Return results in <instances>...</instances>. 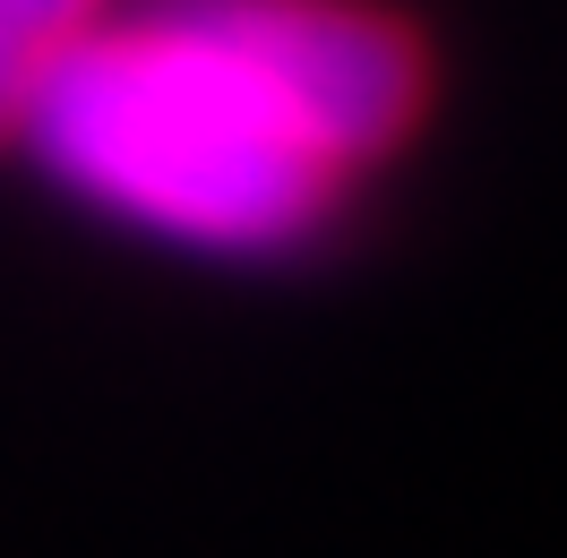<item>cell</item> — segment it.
<instances>
[{
  "label": "cell",
  "instance_id": "277c9868",
  "mask_svg": "<svg viewBox=\"0 0 567 558\" xmlns=\"http://www.w3.org/2000/svg\"><path fill=\"white\" fill-rule=\"evenodd\" d=\"M35 52H27V43H9L0 35V130H18V112H27V86H35Z\"/></svg>",
  "mask_w": 567,
  "mask_h": 558
},
{
  "label": "cell",
  "instance_id": "3957f363",
  "mask_svg": "<svg viewBox=\"0 0 567 558\" xmlns=\"http://www.w3.org/2000/svg\"><path fill=\"white\" fill-rule=\"evenodd\" d=\"M86 18H95V0H0V35L27 43L35 61H52L61 43H78Z\"/></svg>",
  "mask_w": 567,
  "mask_h": 558
},
{
  "label": "cell",
  "instance_id": "7a4b0ae2",
  "mask_svg": "<svg viewBox=\"0 0 567 558\" xmlns=\"http://www.w3.org/2000/svg\"><path fill=\"white\" fill-rule=\"evenodd\" d=\"M181 27H198L215 52H233L258 95L301 130V146L327 173L379 155V146L413 121L422 70L413 43L379 27L370 9H336V0H173Z\"/></svg>",
  "mask_w": 567,
  "mask_h": 558
},
{
  "label": "cell",
  "instance_id": "6da1fadb",
  "mask_svg": "<svg viewBox=\"0 0 567 558\" xmlns=\"http://www.w3.org/2000/svg\"><path fill=\"white\" fill-rule=\"evenodd\" d=\"M43 164L95 207L198 249H276L327 207V164L258 78L198 27L155 9L130 35H78L27 86Z\"/></svg>",
  "mask_w": 567,
  "mask_h": 558
}]
</instances>
